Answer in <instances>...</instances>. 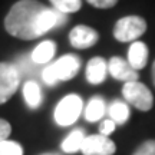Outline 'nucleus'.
Listing matches in <instances>:
<instances>
[{
  "instance_id": "39448f33",
  "label": "nucleus",
  "mask_w": 155,
  "mask_h": 155,
  "mask_svg": "<svg viewBox=\"0 0 155 155\" xmlns=\"http://www.w3.org/2000/svg\"><path fill=\"white\" fill-rule=\"evenodd\" d=\"M20 83V73L13 63L0 62V105L16 94Z\"/></svg>"
},
{
  "instance_id": "f8f14e48",
  "label": "nucleus",
  "mask_w": 155,
  "mask_h": 155,
  "mask_svg": "<svg viewBox=\"0 0 155 155\" xmlns=\"http://www.w3.org/2000/svg\"><path fill=\"white\" fill-rule=\"evenodd\" d=\"M56 45L52 40H45L42 43H39L35 50L32 52V61L36 65H45L52 61V58L55 56Z\"/></svg>"
},
{
  "instance_id": "1a4fd4ad",
  "label": "nucleus",
  "mask_w": 155,
  "mask_h": 155,
  "mask_svg": "<svg viewBox=\"0 0 155 155\" xmlns=\"http://www.w3.org/2000/svg\"><path fill=\"white\" fill-rule=\"evenodd\" d=\"M98 39H99V35L95 29L89 28V26H83V25L73 28L69 33L71 45L76 49H88L98 42Z\"/></svg>"
},
{
  "instance_id": "4468645a",
  "label": "nucleus",
  "mask_w": 155,
  "mask_h": 155,
  "mask_svg": "<svg viewBox=\"0 0 155 155\" xmlns=\"http://www.w3.org/2000/svg\"><path fill=\"white\" fill-rule=\"evenodd\" d=\"M23 96L25 101L32 109H38L42 104V92L36 81H28L23 86Z\"/></svg>"
},
{
  "instance_id": "f3484780",
  "label": "nucleus",
  "mask_w": 155,
  "mask_h": 155,
  "mask_svg": "<svg viewBox=\"0 0 155 155\" xmlns=\"http://www.w3.org/2000/svg\"><path fill=\"white\" fill-rule=\"evenodd\" d=\"M50 3L56 10L62 12L65 15L79 12L82 7V0H50Z\"/></svg>"
},
{
  "instance_id": "6e6552de",
  "label": "nucleus",
  "mask_w": 155,
  "mask_h": 155,
  "mask_svg": "<svg viewBox=\"0 0 155 155\" xmlns=\"http://www.w3.org/2000/svg\"><path fill=\"white\" fill-rule=\"evenodd\" d=\"M53 65V71L56 73L58 81H69L81 69V59L76 55H65L59 58Z\"/></svg>"
},
{
  "instance_id": "dca6fc26",
  "label": "nucleus",
  "mask_w": 155,
  "mask_h": 155,
  "mask_svg": "<svg viewBox=\"0 0 155 155\" xmlns=\"http://www.w3.org/2000/svg\"><path fill=\"white\" fill-rule=\"evenodd\" d=\"M109 116L115 124H125L129 118V108L125 102L122 101H115L109 106Z\"/></svg>"
},
{
  "instance_id": "393cba45",
  "label": "nucleus",
  "mask_w": 155,
  "mask_h": 155,
  "mask_svg": "<svg viewBox=\"0 0 155 155\" xmlns=\"http://www.w3.org/2000/svg\"><path fill=\"white\" fill-rule=\"evenodd\" d=\"M152 82L155 85V62H154V65H152Z\"/></svg>"
},
{
  "instance_id": "a211bd4d",
  "label": "nucleus",
  "mask_w": 155,
  "mask_h": 155,
  "mask_svg": "<svg viewBox=\"0 0 155 155\" xmlns=\"http://www.w3.org/2000/svg\"><path fill=\"white\" fill-rule=\"evenodd\" d=\"M15 66L22 76V75H29L33 72V68L36 66V63L32 61V56H20V58H17Z\"/></svg>"
},
{
  "instance_id": "412c9836",
  "label": "nucleus",
  "mask_w": 155,
  "mask_h": 155,
  "mask_svg": "<svg viewBox=\"0 0 155 155\" xmlns=\"http://www.w3.org/2000/svg\"><path fill=\"white\" fill-rule=\"evenodd\" d=\"M132 155H155V141H145Z\"/></svg>"
},
{
  "instance_id": "7ed1b4c3",
  "label": "nucleus",
  "mask_w": 155,
  "mask_h": 155,
  "mask_svg": "<svg viewBox=\"0 0 155 155\" xmlns=\"http://www.w3.org/2000/svg\"><path fill=\"white\" fill-rule=\"evenodd\" d=\"M122 95L129 102L139 111H150L152 105H154V96L152 92L141 82H128L124 85L122 88Z\"/></svg>"
},
{
  "instance_id": "9b49d317",
  "label": "nucleus",
  "mask_w": 155,
  "mask_h": 155,
  "mask_svg": "<svg viewBox=\"0 0 155 155\" xmlns=\"http://www.w3.org/2000/svg\"><path fill=\"white\" fill-rule=\"evenodd\" d=\"M128 62L135 71L145 68L148 62V48L144 42H132L128 50Z\"/></svg>"
},
{
  "instance_id": "6ab92c4d",
  "label": "nucleus",
  "mask_w": 155,
  "mask_h": 155,
  "mask_svg": "<svg viewBox=\"0 0 155 155\" xmlns=\"http://www.w3.org/2000/svg\"><path fill=\"white\" fill-rule=\"evenodd\" d=\"M0 155H23L22 145L15 141H2L0 142Z\"/></svg>"
},
{
  "instance_id": "5701e85b",
  "label": "nucleus",
  "mask_w": 155,
  "mask_h": 155,
  "mask_svg": "<svg viewBox=\"0 0 155 155\" xmlns=\"http://www.w3.org/2000/svg\"><path fill=\"white\" fill-rule=\"evenodd\" d=\"M10 132H12L10 124L0 118V142H2V141H7Z\"/></svg>"
},
{
  "instance_id": "20e7f679",
  "label": "nucleus",
  "mask_w": 155,
  "mask_h": 155,
  "mask_svg": "<svg viewBox=\"0 0 155 155\" xmlns=\"http://www.w3.org/2000/svg\"><path fill=\"white\" fill-rule=\"evenodd\" d=\"M82 108L83 102L81 99V96H78L75 94L68 95L56 105L55 121L62 127L72 125L73 122H76V119L79 118L81 112H82Z\"/></svg>"
},
{
  "instance_id": "0eeeda50",
  "label": "nucleus",
  "mask_w": 155,
  "mask_h": 155,
  "mask_svg": "<svg viewBox=\"0 0 155 155\" xmlns=\"http://www.w3.org/2000/svg\"><path fill=\"white\" fill-rule=\"evenodd\" d=\"M108 72L115 78L116 81H122V82H137L138 81V71H135L129 62L122 59L119 56H114L111 61L108 62Z\"/></svg>"
},
{
  "instance_id": "4be33fe9",
  "label": "nucleus",
  "mask_w": 155,
  "mask_h": 155,
  "mask_svg": "<svg viewBox=\"0 0 155 155\" xmlns=\"http://www.w3.org/2000/svg\"><path fill=\"white\" fill-rule=\"evenodd\" d=\"M86 2L98 9H109L118 3V0H86Z\"/></svg>"
},
{
  "instance_id": "a878e982",
  "label": "nucleus",
  "mask_w": 155,
  "mask_h": 155,
  "mask_svg": "<svg viewBox=\"0 0 155 155\" xmlns=\"http://www.w3.org/2000/svg\"><path fill=\"white\" fill-rule=\"evenodd\" d=\"M46 155H56V154H46Z\"/></svg>"
},
{
  "instance_id": "f257e3e1",
  "label": "nucleus",
  "mask_w": 155,
  "mask_h": 155,
  "mask_svg": "<svg viewBox=\"0 0 155 155\" xmlns=\"http://www.w3.org/2000/svg\"><path fill=\"white\" fill-rule=\"evenodd\" d=\"M66 22L68 15L55 7H46L38 0H19L7 13L5 28L7 33L17 39L33 40Z\"/></svg>"
},
{
  "instance_id": "9d476101",
  "label": "nucleus",
  "mask_w": 155,
  "mask_h": 155,
  "mask_svg": "<svg viewBox=\"0 0 155 155\" xmlns=\"http://www.w3.org/2000/svg\"><path fill=\"white\" fill-rule=\"evenodd\" d=\"M108 73V63L102 58H92L86 66V79L92 85H99L105 81Z\"/></svg>"
},
{
  "instance_id": "aec40b11",
  "label": "nucleus",
  "mask_w": 155,
  "mask_h": 155,
  "mask_svg": "<svg viewBox=\"0 0 155 155\" xmlns=\"http://www.w3.org/2000/svg\"><path fill=\"white\" fill-rule=\"evenodd\" d=\"M42 79L46 85H56L59 82L58 78H56V73L53 71V65H46L42 71Z\"/></svg>"
},
{
  "instance_id": "ddd939ff",
  "label": "nucleus",
  "mask_w": 155,
  "mask_h": 155,
  "mask_svg": "<svg viewBox=\"0 0 155 155\" xmlns=\"http://www.w3.org/2000/svg\"><path fill=\"white\" fill-rule=\"evenodd\" d=\"M86 139V135L83 132V129H75L68 135L62 142V150L68 154H75L78 151L82 150V145Z\"/></svg>"
},
{
  "instance_id": "2eb2a0df",
  "label": "nucleus",
  "mask_w": 155,
  "mask_h": 155,
  "mask_svg": "<svg viewBox=\"0 0 155 155\" xmlns=\"http://www.w3.org/2000/svg\"><path fill=\"white\" fill-rule=\"evenodd\" d=\"M105 111H106L105 101L102 99V98H99V96H95V98H92V99L89 101L88 106H86L85 118L89 122H96L105 115Z\"/></svg>"
},
{
  "instance_id": "f03ea898",
  "label": "nucleus",
  "mask_w": 155,
  "mask_h": 155,
  "mask_svg": "<svg viewBox=\"0 0 155 155\" xmlns=\"http://www.w3.org/2000/svg\"><path fill=\"white\" fill-rule=\"evenodd\" d=\"M147 30V22L139 16H127L119 19L114 28V38L118 42H134Z\"/></svg>"
},
{
  "instance_id": "b1692460",
  "label": "nucleus",
  "mask_w": 155,
  "mask_h": 155,
  "mask_svg": "<svg viewBox=\"0 0 155 155\" xmlns=\"http://www.w3.org/2000/svg\"><path fill=\"white\" fill-rule=\"evenodd\" d=\"M115 127L116 124L112 119H106V121H104L102 124H101V134L102 135H105V137H108L109 134H112L114 131H115Z\"/></svg>"
},
{
  "instance_id": "423d86ee",
  "label": "nucleus",
  "mask_w": 155,
  "mask_h": 155,
  "mask_svg": "<svg viewBox=\"0 0 155 155\" xmlns=\"http://www.w3.org/2000/svg\"><path fill=\"white\" fill-rule=\"evenodd\" d=\"M81 151L83 155H114L116 145L111 138L102 134H96L86 137Z\"/></svg>"
}]
</instances>
